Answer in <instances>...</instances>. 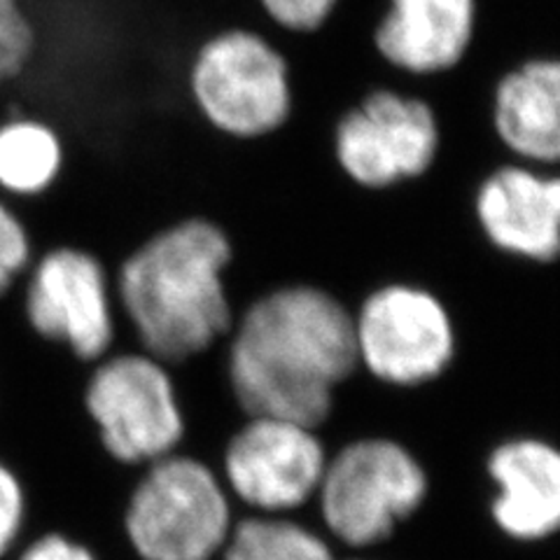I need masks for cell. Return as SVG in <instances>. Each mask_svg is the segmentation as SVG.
Listing matches in <instances>:
<instances>
[{
  "label": "cell",
  "instance_id": "cell-1",
  "mask_svg": "<svg viewBox=\"0 0 560 560\" xmlns=\"http://www.w3.org/2000/svg\"><path fill=\"white\" fill-rule=\"evenodd\" d=\"M224 381L243 416L323 428L358 370L353 308L337 292L290 280L257 294L224 339Z\"/></svg>",
  "mask_w": 560,
  "mask_h": 560
},
{
  "label": "cell",
  "instance_id": "cell-2",
  "mask_svg": "<svg viewBox=\"0 0 560 560\" xmlns=\"http://www.w3.org/2000/svg\"><path fill=\"white\" fill-rule=\"evenodd\" d=\"M236 243L208 215L156 226L113 271L119 320L136 348L180 366L208 355L234 327L230 271Z\"/></svg>",
  "mask_w": 560,
  "mask_h": 560
},
{
  "label": "cell",
  "instance_id": "cell-3",
  "mask_svg": "<svg viewBox=\"0 0 560 560\" xmlns=\"http://www.w3.org/2000/svg\"><path fill=\"white\" fill-rule=\"evenodd\" d=\"M183 94L203 127L234 143L269 140L296 117L290 59L253 28H224L201 40L187 59Z\"/></svg>",
  "mask_w": 560,
  "mask_h": 560
},
{
  "label": "cell",
  "instance_id": "cell-4",
  "mask_svg": "<svg viewBox=\"0 0 560 560\" xmlns=\"http://www.w3.org/2000/svg\"><path fill=\"white\" fill-rule=\"evenodd\" d=\"M80 411L96 448L125 469H143L183 451L189 434L173 366L140 348H115L86 366Z\"/></svg>",
  "mask_w": 560,
  "mask_h": 560
},
{
  "label": "cell",
  "instance_id": "cell-5",
  "mask_svg": "<svg viewBox=\"0 0 560 560\" xmlns=\"http://www.w3.org/2000/svg\"><path fill=\"white\" fill-rule=\"evenodd\" d=\"M432 479L420 455L393 434H362L329 453L313 504L329 541L381 547L428 504Z\"/></svg>",
  "mask_w": 560,
  "mask_h": 560
},
{
  "label": "cell",
  "instance_id": "cell-6",
  "mask_svg": "<svg viewBox=\"0 0 560 560\" xmlns=\"http://www.w3.org/2000/svg\"><path fill=\"white\" fill-rule=\"evenodd\" d=\"M234 523L220 471L187 451L138 469L119 512L136 560H218Z\"/></svg>",
  "mask_w": 560,
  "mask_h": 560
},
{
  "label": "cell",
  "instance_id": "cell-7",
  "mask_svg": "<svg viewBox=\"0 0 560 560\" xmlns=\"http://www.w3.org/2000/svg\"><path fill=\"white\" fill-rule=\"evenodd\" d=\"M358 370L388 390L416 393L444 381L460 331L444 296L416 280H385L353 308Z\"/></svg>",
  "mask_w": 560,
  "mask_h": 560
},
{
  "label": "cell",
  "instance_id": "cell-8",
  "mask_svg": "<svg viewBox=\"0 0 560 560\" xmlns=\"http://www.w3.org/2000/svg\"><path fill=\"white\" fill-rule=\"evenodd\" d=\"M444 150V125L430 96L378 84L335 119L331 160L343 178L383 195L428 178Z\"/></svg>",
  "mask_w": 560,
  "mask_h": 560
},
{
  "label": "cell",
  "instance_id": "cell-9",
  "mask_svg": "<svg viewBox=\"0 0 560 560\" xmlns=\"http://www.w3.org/2000/svg\"><path fill=\"white\" fill-rule=\"evenodd\" d=\"M16 290L24 325L45 346L82 366L115 350L121 320L113 271L90 245H49L35 255Z\"/></svg>",
  "mask_w": 560,
  "mask_h": 560
},
{
  "label": "cell",
  "instance_id": "cell-10",
  "mask_svg": "<svg viewBox=\"0 0 560 560\" xmlns=\"http://www.w3.org/2000/svg\"><path fill=\"white\" fill-rule=\"evenodd\" d=\"M329 460L318 428L278 416H243L226 436L220 477L250 514L294 516L313 504Z\"/></svg>",
  "mask_w": 560,
  "mask_h": 560
},
{
  "label": "cell",
  "instance_id": "cell-11",
  "mask_svg": "<svg viewBox=\"0 0 560 560\" xmlns=\"http://www.w3.org/2000/svg\"><path fill=\"white\" fill-rule=\"evenodd\" d=\"M471 215L502 257L533 267L560 261V171L521 162L495 166L475 189Z\"/></svg>",
  "mask_w": 560,
  "mask_h": 560
},
{
  "label": "cell",
  "instance_id": "cell-12",
  "mask_svg": "<svg viewBox=\"0 0 560 560\" xmlns=\"http://www.w3.org/2000/svg\"><path fill=\"white\" fill-rule=\"evenodd\" d=\"M493 486L488 518L516 545H541L560 535V444L541 434H512L488 451Z\"/></svg>",
  "mask_w": 560,
  "mask_h": 560
},
{
  "label": "cell",
  "instance_id": "cell-13",
  "mask_svg": "<svg viewBox=\"0 0 560 560\" xmlns=\"http://www.w3.org/2000/svg\"><path fill=\"white\" fill-rule=\"evenodd\" d=\"M475 33L477 0H388L372 47L395 75L432 80L465 63Z\"/></svg>",
  "mask_w": 560,
  "mask_h": 560
},
{
  "label": "cell",
  "instance_id": "cell-14",
  "mask_svg": "<svg viewBox=\"0 0 560 560\" xmlns=\"http://www.w3.org/2000/svg\"><path fill=\"white\" fill-rule=\"evenodd\" d=\"M488 127L512 162L560 171V57H528L493 82Z\"/></svg>",
  "mask_w": 560,
  "mask_h": 560
},
{
  "label": "cell",
  "instance_id": "cell-15",
  "mask_svg": "<svg viewBox=\"0 0 560 560\" xmlns=\"http://www.w3.org/2000/svg\"><path fill=\"white\" fill-rule=\"evenodd\" d=\"M68 168V145L57 125L40 115L0 119V195L38 201L55 191Z\"/></svg>",
  "mask_w": 560,
  "mask_h": 560
},
{
  "label": "cell",
  "instance_id": "cell-16",
  "mask_svg": "<svg viewBox=\"0 0 560 560\" xmlns=\"http://www.w3.org/2000/svg\"><path fill=\"white\" fill-rule=\"evenodd\" d=\"M218 560H337L327 535L294 516L236 518Z\"/></svg>",
  "mask_w": 560,
  "mask_h": 560
},
{
  "label": "cell",
  "instance_id": "cell-17",
  "mask_svg": "<svg viewBox=\"0 0 560 560\" xmlns=\"http://www.w3.org/2000/svg\"><path fill=\"white\" fill-rule=\"evenodd\" d=\"M38 47V24L26 0H0V92L28 73Z\"/></svg>",
  "mask_w": 560,
  "mask_h": 560
},
{
  "label": "cell",
  "instance_id": "cell-18",
  "mask_svg": "<svg viewBox=\"0 0 560 560\" xmlns=\"http://www.w3.org/2000/svg\"><path fill=\"white\" fill-rule=\"evenodd\" d=\"M35 255V234L22 210L0 195V302L20 288Z\"/></svg>",
  "mask_w": 560,
  "mask_h": 560
},
{
  "label": "cell",
  "instance_id": "cell-19",
  "mask_svg": "<svg viewBox=\"0 0 560 560\" xmlns=\"http://www.w3.org/2000/svg\"><path fill=\"white\" fill-rule=\"evenodd\" d=\"M31 493L20 467L0 455V560H10L26 539Z\"/></svg>",
  "mask_w": 560,
  "mask_h": 560
},
{
  "label": "cell",
  "instance_id": "cell-20",
  "mask_svg": "<svg viewBox=\"0 0 560 560\" xmlns=\"http://www.w3.org/2000/svg\"><path fill=\"white\" fill-rule=\"evenodd\" d=\"M257 5L280 33L313 35L329 22L339 0H257Z\"/></svg>",
  "mask_w": 560,
  "mask_h": 560
},
{
  "label": "cell",
  "instance_id": "cell-21",
  "mask_svg": "<svg viewBox=\"0 0 560 560\" xmlns=\"http://www.w3.org/2000/svg\"><path fill=\"white\" fill-rule=\"evenodd\" d=\"M10 560H103L101 553L86 539L59 528H49L31 539L12 553Z\"/></svg>",
  "mask_w": 560,
  "mask_h": 560
},
{
  "label": "cell",
  "instance_id": "cell-22",
  "mask_svg": "<svg viewBox=\"0 0 560 560\" xmlns=\"http://www.w3.org/2000/svg\"><path fill=\"white\" fill-rule=\"evenodd\" d=\"M353 560H355V558H353ZM358 560H360V558H358Z\"/></svg>",
  "mask_w": 560,
  "mask_h": 560
}]
</instances>
